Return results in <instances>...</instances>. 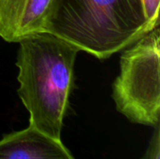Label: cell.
<instances>
[{
  "label": "cell",
  "instance_id": "3",
  "mask_svg": "<svg viewBox=\"0 0 160 159\" xmlns=\"http://www.w3.org/2000/svg\"><path fill=\"white\" fill-rule=\"evenodd\" d=\"M112 98L116 110L130 122L155 127L159 125V27L146 33L121 55Z\"/></svg>",
  "mask_w": 160,
  "mask_h": 159
},
{
  "label": "cell",
  "instance_id": "6",
  "mask_svg": "<svg viewBox=\"0 0 160 159\" xmlns=\"http://www.w3.org/2000/svg\"><path fill=\"white\" fill-rule=\"evenodd\" d=\"M159 3L160 0H142L148 32L159 27Z\"/></svg>",
  "mask_w": 160,
  "mask_h": 159
},
{
  "label": "cell",
  "instance_id": "7",
  "mask_svg": "<svg viewBox=\"0 0 160 159\" xmlns=\"http://www.w3.org/2000/svg\"><path fill=\"white\" fill-rule=\"evenodd\" d=\"M142 159H159V157L155 154H145V156Z\"/></svg>",
  "mask_w": 160,
  "mask_h": 159
},
{
  "label": "cell",
  "instance_id": "4",
  "mask_svg": "<svg viewBox=\"0 0 160 159\" xmlns=\"http://www.w3.org/2000/svg\"><path fill=\"white\" fill-rule=\"evenodd\" d=\"M52 0H0V37L18 42L44 32Z\"/></svg>",
  "mask_w": 160,
  "mask_h": 159
},
{
  "label": "cell",
  "instance_id": "1",
  "mask_svg": "<svg viewBox=\"0 0 160 159\" xmlns=\"http://www.w3.org/2000/svg\"><path fill=\"white\" fill-rule=\"evenodd\" d=\"M18 95L29 112V126L61 140L79 49L48 32L18 41Z\"/></svg>",
  "mask_w": 160,
  "mask_h": 159
},
{
  "label": "cell",
  "instance_id": "2",
  "mask_svg": "<svg viewBox=\"0 0 160 159\" xmlns=\"http://www.w3.org/2000/svg\"><path fill=\"white\" fill-rule=\"evenodd\" d=\"M44 32L98 59L148 33L142 0H52Z\"/></svg>",
  "mask_w": 160,
  "mask_h": 159
},
{
  "label": "cell",
  "instance_id": "5",
  "mask_svg": "<svg viewBox=\"0 0 160 159\" xmlns=\"http://www.w3.org/2000/svg\"><path fill=\"white\" fill-rule=\"evenodd\" d=\"M0 159H76L61 140L52 139L32 127L0 140Z\"/></svg>",
  "mask_w": 160,
  "mask_h": 159
}]
</instances>
